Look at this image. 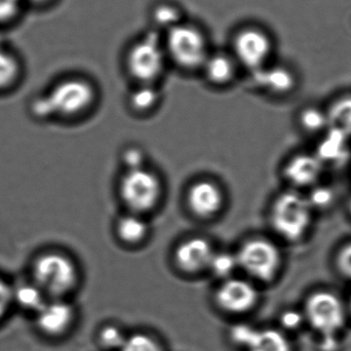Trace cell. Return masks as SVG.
Segmentation results:
<instances>
[{
    "label": "cell",
    "mask_w": 351,
    "mask_h": 351,
    "mask_svg": "<svg viewBox=\"0 0 351 351\" xmlns=\"http://www.w3.org/2000/svg\"><path fill=\"white\" fill-rule=\"evenodd\" d=\"M94 100L95 90L90 82L82 78H67L58 82L47 94L35 98L30 111L41 121L74 117L90 108Z\"/></svg>",
    "instance_id": "cell-1"
},
{
    "label": "cell",
    "mask_w": 351,
    "mask_h": 351,
    "mask_svg": "<svg viewBox=\"0 0 351 351\" xmlns=\"http://www.w3.org/2000/svg\"><path fill=\"white\" fill-rule=\"evenodd\" d=\"M313 210L306 195L297 190L282 192L274 199L270 210L274 230L289 243L305 239L313 224Z\"/></svg>",
    "instance_id": "cell-2"
},
{
    "label": "cell",
    "mask_w": 351,
    "mask_h": 351,
    "mask_svg": "<svg viewBox=\"0 0 351 351\" xmlns=\"http://www.w3.org/2000/svg\"><path fill=\"white\" fill-rule=\"evenodd\" d=\"M32 282L45 296L62 299L70 294L78 284V270L71 258L59 252H45L33 259Z\"/></svg>",
    "instance_id": "cell-3"
},
{
    "label": "cell",
    "mask_w": 351,
    "mask_h": 351,
    "mask_svg": "<svg viewBox=\"0 0 351 351\" xmlns=\"http://www.w3.org/2000/svg\"><path fill=\"white\" fill-rule=\"evenodd\" d=\"M162 41L169 61L183 70L202 69L210 53L204 30L185 21L165 33Z\"/></svg>",
    "instance_id": "cell-4"
},
{
    "label": "cell",
    "mask_w": 351,
    "mask_h": 351,
    "mask_svg": "<svg viewBox=\"0 0 351 351\" xmlns=\"http://www.w3.org/2000/svg\"><path fill=\"white\" fill-rule=\"evenodd\" d=\"M168 61L164 41L156 33L137 39L125 58L130 74L141 84H154L164 73Z\"/></svg>",
    "instance_id": "cell-5"
},
{
    "label": "cell",
    "mask_w": 351,
    "mask_h": 351,
    "mask_svg": "<svg viewBox=\"0 0 351 351\" xmlns=\"http://www.w3.org/2000/svg\"><path fill=\"white\" fill-rule=\"evenodd\" d=\"M237 258L239 268L262 282L274 280L282 263L278 245L265 239H250L241 245Z\"/></svg>",
    "instance_id": "cell-6"
},
{
    "label": "cell",
    "mask_w": 351,
    "mask_h": 351,
    "mask_svg": "<svg viewBox=\"0 0 351 351\" xmlns=\"http://www.w3.org/2000/svg\"><path fill=\"white\" fill-rule=\"evenodd\" d=\"M272 53L271 36L259 27H243L233 36L230 53L239 66L252 73L267 66Z\"/></svg>",
    "instance_id": "cell-7"
},
{
    "label": "cell",
    "mask_w": 351,
    "mask_h": 351,
    "mask_svg": "<svg viewBox=\"0 0 351 351\" xmlns=\"http://www.w3.org/2000/svg\"><path fill=\"white\" fill-rule=\"evenodd\" d=\"M305 317L322 336H336L346 324V308L339 297L329 291H317L307 298Z\"/></svg>",
    "instance_id": "cell-8"
},
{
    "label": "cell",
    "mask_w": 351,
    "mask_h": 351,
    "mask_svg": "<svg viewBox=\"0 0 351 351\" xmlns=\"http://www.w3.org/2000/svg\"><path fill=\"white\" fill-rule=\"evenodd\" d=\"M121 195L134 212H147L158 204L162 184L158 176L145 168L128 171L121 180Z\"/></svg>",
    "instance_id": "cell-9"
},
{
    "label": "cell",
    "mask_w": 351,
    "mask_h": 351,
    "mask_svg": "<svg viewBox=\"0 0 351 351\" xmlns=\"http://www.w3.org/2000/svg\"><path fill=\"white\" fill-rule=\"evenodd\" d=\"M259 292L252 282L241 278H228L216 292V303L230 315H243L257 305Z\"/></svg>",
    "instance_id": "cell-10"
},
{
    "label": "cell",
    "mask_w": 351,
    "mask_h": 351,
    "mask_svg": "<svg viewBox=\"0 0 351 351\" xmlns=\"http://www.w3.org/2000/svg\"><path fill=\"white\" fill-rule=\"evenodd\" d=\"M74 309L63 299L47 301L36 313L39 331L49 337H59L67 333L74 322Z\"/></svg>",
    "instance_id": "cell-11"
},
{
    "label": "cell",
    "mask_w": 351,
    "mask_h": 351,
    "mask_svg": "<svg viewBox=\"0 0 351 351\" xmlns=\"http://www.w3.org/2000/svg\"><path fill=\"white\" fill-rule=\"evenodd\" d=\"M323 162L315 154H297L285 165L284 177L295 188H311L319 183Z\"/></svg>",
    "instance_id": "cell-12"
},
{
    "label": "cell",
    "mask_w": 351,
    "mask_h": 351,
    "mask_svg": "<svg viewBox=\"0 0 351 351\" xmlns=\"http://www.w3.org/2000/svg\"><path fill=\"white\" fill-rule=\"evenodd\" d=\"M215 252L206 239L200 237L188 239L176 250V262L183 271L196 274L208 269Z\"/></svg>",
    "instance_id": "cell-13"
},
{
    "label": "cell",
    "mask_w": 351,
    "mask_h": 351,
    "mask_svg": "<svg viewBox=\"0 0 351 351\" xmlns=\"http://www.w3.org/2000/svg\"><path fill=\"white\" fill-rule=\"evenodd\" d=\"M223 202L222 191L212 182H197L188 193V204L192 212L202 218L216 215L222 208Z\"/></svg>",
    "instance_id": "cell-14"
},
{
    "label": "cell",
    "mask_w": 351,
    "mask_h": 351,
    "mask_svg": "<svg viewBox=\"0 0 351 351\" xmlns=\"http://www.w3.org/2000/svg\"><path fill=\"white\" fill-rule=\"evenodd\" d=\"M256 84L278 96L291 94L297 86L295 74L284 66H265L253 72Z\"/></svg>",
    "instance_id": "cell-15"
},
{
    "label": "cell",
    "mask_w": 351,
    "mask_h": 351,
    "mask_svg": "<svg viewBox=\"0 0 351 351\" xmlns=\"http://www.w3.org/2000/svg\"><path fill=\"white\" fill-rule=\"evenodd\" d=\"M239 64L230 53L210 51L202 69L204 76L215 86H225L237 75Z\"/></svg>",
    "instance_id": "cell-16"
},
{
    "label": "cell",
    "mask_w": 351,
    "mask_h": 351,
    "mask_svg": "<svg viewBox=\"0 0 351 351\" xmlns=\"http://www.w3.org/2000/svg\"><path fill=\"white\" fill-rule=\"evenodd\" d=\"M348 141L350 137L341 132L328 129L317 146L315 156L323 162L324 166L342 164L348 160V154L350 152Z\"/></svg>",
    "instance_id": "cell-17"
},
{
    "label": "cell",
    "mask_w": 351,
    "mask_h": 351,
    "mask_svg": "<svg viewBox=\"0 0 351 351\" xmlns=\"http://www.w3.org/2000/svg\"><path fill=\"white\" fill-rule=\"evenodd\" d=\"M328 117V129L341 132L351 137V94L338 97L326 110Z\"/></svg>",
    "instance_id": "cell-18"
},
{
    "label": "cell",
    "mask_w": 351,
    "mask_h": 351,
    "mask_svg": "<svg viewBox=\"0 0 351 351\" xmlns=\"http://www.w3.org/2000/svg\"><path fill=\"white\" fill-rule=\"evenodd\" d=\"M45 297V293L32 280L12 288V301L25 311L36 313L47 302Z\"/></svg>",
    "instance_id": "cell-19"
},
{
    "label": "cell",
    "mask_w": 351,
    "mask_h": 351,
    "mask_svg": "<svg viewBox=\"0 0 351 351\" xmlns=\"http://www.w3.org/2000/svg\"><path fill=\"white\" fill-rule=\"evenodd\" d=\"M249 351H293L288 338L276 329L257 330Z\"/></svg>",
    "instance_id": "cell-20"
},
{
    "label": "cell",
    "mask_w": 351,
    "mask_h": 351,
    "mask_svg": "<svg viewBox=\"0 0 351 351\" xmlns=\"http://www.w3.org/2000/svg\"><path fill=\"white\" fill-rule=\"evenodd\" d=\"M147 232V224L141 217L137 215L123 216L117 223V233L125 243H140L145 239Z\"/></svg>",
    "instance_id": "cell-21"
},
{
    "label": "cell",
    "mask_w": 351,
    "mask_h": 351,
    "mask_svg": "<svg viewBox=\"0 0 351 351\" xmlns=\"http://www.w3.org/2000/svg\"><path fill=\"white\" fill-rule=\"evenodd\" d=\"M152 20L156 28L165 33L184 22L179 6L171 2H160L156 4L152 10Z\"/></svg>",
    "instance_id": "cell-22"
},
{
    "label": "cell",
    "mask_w": 351,
    "mask_h": 351,
    "mask_svg": "<svg viewBox=\"0 0 351 351\" xmlns=\"http://www.w3.org/2000/svg\"><path fill=\"white\" fill-rule=\"evenodd\" d=\"M298 123L307 134L325 133L329 128L327 112L315 106L304 107L299 112Z\"/></svg>",
    "instance_id": "cell-23"
},
{
    "label": "cell",
    "mask_w": 351,
    "mask_h": 351,
    "mask_svg": "<svg viewBox=\"0 0 351 351\" xmlns=\"http://www.w3.org/2000/svg\"><path fill=\"white\" fill-rule=\"evenodd\" d=\"M21 76V65L16 58L0 49V92L16 86Z\"/></svg>",
    "instance_id": "cell-24"
},
{
    "label": "cell",
    "mask_w": 351,
    "mask_h": 351,
    "mask_svg": "<svg viewBox=\"0 0 351 351\" xmlns=\"http://www.w3.org/2000/svg\"><path fill=\"white\" fill-rule=\"evenodd\" d=\"M237 268H239L237 255H233L228 252H221V253L215 252L208 269L210 270V272L217 278L228 280Z\"/></svg>",
    "instance_id": "cell-25"
},
{
    "label": "cell",
    "mask_w": 351,
    "mask_h": 351,
    "mask_svg": "<svg viewBox=\"0 0 351 351\" xmlns=\"http://www.w3.org/2000/svg\"><path fill=\"white\" fill-rule=\"evenodd\" d=\"M160 97V93L154 84H140L132 94L131 103L137 110L147 111L158 104Z\"/></svg>",
    "instance_id": "cell-26"
},
{
    "label": "cell",
    "mask_w": 351,
    "mask_h": 351,
    "mask_svg": "<svg viewBox=\"0 0 351 351\" xmlns=\"http://www.w3.org/2000/svg\"><path fill=\"white\" fill-rule=\"evenodd\" d=\"M306 197L313 210H325L333 206L336 193L330 186L317 183L311 188V192Z\"/></svg>",
    "instance_id": "cell-27"
},
{
    "label": "cell",
    "mask_w": 351,
    "mask_h": 351,
    "mask_svg": "<svg viewBox=\"0 0 351 351\" xmlns=\"http://www.w3.org/2000/svg\"><path fill=\"white\" fill-rule=\"evenodd\" d=\"M121 351H165L162 344L149 334L134 333L128 336Z\"/></svg>",
    "instance_id": "cell-28"
},
{
    "label": "cell",
    "mask_w": 351,
    "mask_h": 351,
    "mask_svg": "<svg viewBox=\"0 0 351 351\" xmlns=\"http://www.w3.org/2000/svg\"><path fill=\"white\" fill-rule=\"evenodd\" d=\"M127 337L121 328L114 325H107L99 332V343L105 350L121 351Z\"/></svg>",
    "instance_id": "cell-29"
},
{
    "label": "cell",
    "mask_w": 351,
    "mask_h": 351,
    "mask_svg": "<svg viewBox=\"0 0 351 351\" xmlns=\"http://www.w3.org/2000/svg\"><path fill=\"white\" fill-rule=\"evenodd\" d=\"M256 333H257V329L255 328L245 324H239L231 328L230 338L233 343L247 348Z\"/></svg>",
    "instance_id": "cell-30"
},
{
    "label": "cell",
    "mask_w": 351,
    "mask_h": 351,
    "mask_svg": "<svg viewBox=\"0 0 351 351\" xmlns=\"http://www.w3.org/2000/svg\"><path fill=\"white\" fill-rule=\"evenodd\" d=\"M335 264L339 274L351 282V241L340 247L336 254Z\"/></svg>",
    "instance_id": "cell-31"
},
{
    "label": "cell",
    "mask_w": 351,
    "mask_h": 351,
    "mask_svg": "<svg viewBox=\"0 0 351 351\" xmlns=\"http://www.w3.org/2000/svg\"><path fill=\"white\" fill-rule=\"evenodd\" d=\"M24 0H0V23L14 20L20 12Z\"/></svg>",
    "instance_id": "cell-32"
},
{
    "label": "cell",
    "mask_w": 351,
    "mask_h": 351,
    "mask_svg": "<svg viewBox=\"0 0 351 351\" xmlns=\"http://www.w3.org/2000/svg\"><path fill=\"white\" fill-rule=\"evenodd\" d=\"M123 160L128 171L145 168L144 167L145 156H144L143 152L138 148H130V149L125 150Z\"/></svg>",
    "instance_id": "cell-33"
},
{
    "label": "cell",
    "mask_w": 351,
    "mask_h": 351,
    "mask_svg": "<svg viewBox=\"0 0 351 351\" xmlns=\"http://www.w3.org/2000/svg\"><path fill=\"white\" fill-rule=\"evenodd\" d=\"M12 303V287L0 278V321L8 315Z\"/></svg>",
    "instance_id": "cell-34"
},
{
    "label": "cell",
    "mask_w": 351,
    "mask_h": 351,
    "mask_svg": "<svg viewBox=\"0 0 351 351\" xmlns=\"http://www.w3.org/2000/svg\"><path fill=\"white\" fill-rule=\"evenodd\" d=\"M280 322H282V325L287 328V329H297L302 324L303 315L298 313V311L291 309V311H287L282 313Z\"/></svg>",
    "instance_id": "cell-35"
},
{
    "label": "cell",
    "mask_w": 351,
    "mask_h": 351,
    "mask_svg": "<svg viewBox=\"0 0 351 351\" xmlns=\"http://www.w3.org/2000/svg\"><path fill=\"white\" fill-rule=\"evenodd\" d=\"M337 338L336 336H324L322 340V351H335L337 350Z\"/></svg>",
    "instance_id": "cell-36"
},
{
    "label": "cell",
    "mask_w": 351,
    "mask_h": 351,
    "mask_svg": "<svg viewBox=\"0 0 351 351\" xmlns=\"http://www.w3.org/2000/svg\"><path fill=\"white\" fill-rule=\"evenodd\" d=\"M24 1H29L31 3H45V2L49 1V0H24Z\"/></svg>",
    "instance_id": "cell-37"
},
{
    "label": "cell",
    "mask_w": 351,
    "mask_h": 351,
    "mask_svg": "<svg viewBox=\"0 0 351 351\" xmlns=\"http://www.w3.org/2000/svg\"><path fill=\"white\" fill-rule=\"evenodd\" d=\"M348 210H350V214L351 216V196H350V202H348Z\"/></svg>",
    "instance_id": "cell-38"
},
{
    "label": "cell",
    "mask_w": 351,
    "mask_h": 351,
    "mask_svg": "<svg viewBox=\"0 0 351 351\" xmlns=\"http://www.w3.org/2000/svg\"><path fill=\"white\" fill-rule=\"evenodd\" d=\"M350 307H351V301H350Z\"/></svg>",
    "instance_id": "cell-39"
}]
</instances>
